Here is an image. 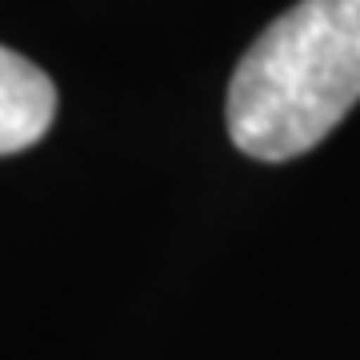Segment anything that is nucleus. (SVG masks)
I'll use <instances>...</instances> for the list:
<instances>
[{
  "label": "nucleus",
  "mask_w": 360,
  "mask_h": 360,
  "mask_svg": "<svg viewBox=\"0 0 360 360\" xmlns=\"http://www.w3.org/2000/svg\"><path fill=\"white\" fill-rule=\"evenodd\" d=\"M360 101V0H296L240 56L224 120L252 160H292Z\"/></svg>",
  "instance_id": "obj_1"
},
{
  "label": "nucleus",
  "mask_w": 360,
  "mask_h": 360,
  "mask_svg": "<svg viewBox=\"0 0 360 360\" xmlns=\"http://www.w3.org/2000/svg\"><path fill=\"white\" fill-rule=\"evenodd\" d=\"M56 116V84L40 65L0 44V156L44 141Z\"/></svg>",
  "instance_id": "obj_2"
}]
</instances>
